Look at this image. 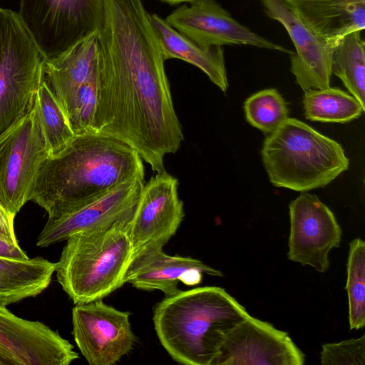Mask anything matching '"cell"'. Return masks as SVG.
I'll list each match as a JSON object with an SVG mask.
<instances>
[{
  "instance_id": "4fadbf2b",
  "label": "cell",
  "mask_w": 365,
  "mask_h": 365,
  "mask_svg": "<svg viewBox=\"0 0 365 365\" xmlns=\"http://www.w3.org/2000/svg\"><path fill=\"white\" fill-rule=\"evenodd\" d=\"M189 4L176 8L165 21L201 46L247 45L294 53L240 24L215 0H195Z\"/></svg>"
},
{
  "instance_id": "52a82bcc",
  "label": "cell",
  "mask_w": 365,
  "mask_h": 365,
  "mask_svg": "<svg viewBox=\"0 0 365 365\" xmlns=\"http://www.w3.org/2000/svg\"><path fill=\"white\" fill-rule=\"evenodd\" d=\"M38 108H32L0 135V205L15 217L30 200L43 162L50 156Z\"/></svg>"
},
{
  "instance_id": "4316f807",
  "label": "cell",
  "mask_w": 365,
  "mask_h": 365,
  "mask_svg": "<svg viewBox=\"0 0 365 365\" xmlns=\"http://www.w3.org/2000/svg\"><path fill=\"white\" fill-rule=\"evenodd\" d=\"M98 98V63L88 80L78 90L66 115L73 134L93 130Z\"/></svg>"
},
{
  "instance_id": "4dcf8cb0",
  "label": "cell",
  "mask_w": 365,
  "mask_h": 365,
  "mask_svg": "<svg viewBox=\"0 0 365 365\" xmlns=\"http://www.w3.org/2000/svg\"><path fill=\"white\" fill-rule=\"evenodd\" d=\"M0 365H1V362H0Z\"/></svg>"
},
{
  "instance_id": "d4e9b609",
  "label": "cell",
  "mask_w": 365,
  "mask_h": 365,
  "mask_svg": "<svg viewBox=\"0 0 365 365\" xmlns=\"http://www.w3.org/2000/svg\"><path fill=\"white\" fill-rule=\"evenodd\" d=\"M345 289L349 328L362 329L365 325V242L359 237L349 243Z\"/></svg>"
},
{
  "instance_id": "9a60e30c",
  "label": "cell",
  "mask_w": 365,
  "mask_h": 365,
  "mask_svg": "<svg viewBox=\"0 0 365 365\" xmlns=\"http://www.w3.org/2000/svg\"><path fill=\"white\" fill-rule=\"evenodd\" d=\"M178 180L166 171L156 173L142 188L129 222L134 254L152 244L165 245L185 216Z\"/></svg>"
},
{
  "instance_id": "484cf974",
  "label": "cell",
  "mask_w": 365,
  "mask_h": 365,
  "mask_svg": "<svg viewBox=\"0 0 365 365\" xmlns=\"http://www.w3.org/2000/svg\"><path fill=\"white\" fill-rule=\"evenodd\" d=\"M247 121L264 133L276 130L288 118L289 108L275 88H267L250 96L244 103Z\"/></svg>"
},
{
  "instance_id": "83f0119b",
  "label": "cell",
  "mask_w": 365,
  "mask_h": 365,
  "mask_svg": "<svg viewBox=\"0 0 365 365\" xmlns=\"http://www.w3.org/2000/svg\"><path fill=\"white\" fill-rule=\"evenodd\" d=\"M322 365H364L365 336L322 345Z\"/></svg>"
},
{
  "instance_id": "ffe728a7",
  "label": "cell",
  "mask_w": 365,
  "mask_h": 365,
  "mask_svg": "<svg viewBox=\"0 0 365 365\" xmlns=\"http://www.w3.org/2000/svg\"><path fill=\"white\" fill-rule=\"evenodd\" d=\"M165 61L178 58L203 71L222 91L228 88L222 46L203 47L182 34L156 14H148Z\"/></svg>"
},
{
  "instance_id": "cb8c5ba5",
  "label": "cell",
  "mask_w": 365,
  "mask_h": 365,
  "mask_svg": "<svg viewBox=\"0 0 365 365\" xmlns=\"http://www.w3.org/2000/svg\"><path fill=\"white\" fill-rule=\"evenodd\" d=\"M39 115L50 155L62 150L74 134L58 101L43 79L36 93Z\"/></svg>"
},
{
  "instance_id": "5bb4252c",
  "label": "cell",
  "mask_w": 365,
  "mask_h": 365,
  "mask_svg": "<svg viewBox=\"0 0 365 365\" xmlns=\"http://www.w3.org/2000/svg\"><path fill=\"white\" fill-rule=\"evenodd\" d=\"M304 360L287 332L250 315L229 333L212 365H302Z\"/></svg>"
},
{
  "instance_id": "7a4b0ae2",
  "label": "cell",
  "mask_w": 365,
  "mask_h": 365,
  "mask_svg": "<svg viewBox=\"0 0 365 365\" xmlns=\"http://www.w3.org/2000/svg\"><path fill=\"white\" fill-rule=\"evenodd\" d=\"M137 177H145V170L135 149L108 135L88 131L74 135L43 162L30 200L53 218Z\"/></svg>"
},
{
  "instance_id": "7402d4cb",
  "label": "cell",
  "mask_w": 365,
  "mask_h": 365,
  "mask_svg": "<svg viewBox=\"0 0 365 365\" xmlns=\"http://www.w3.org/2000/svg\"><path fill=\"white\" fill-rule=\"evenodd\" d=\"M331 73L365 107L364 41L361 31L351 32L336 41L331 54Z\"/></svg>"
},
{
  "instance_id": "f546056e",
  "label": "cell",
  "mask_w": 365,
  "mask_h": 365,
  "mask_svg": "<svg viewBox=\"0 0 365 365\" xmlns=\"http://www.w3.org/2000/svg\"><path fill=\"white\" fill-rule=\"evenodd\" d=\"M161 1H163V2H165L167 4H172V5H175V4H180V3H182V2H191V1H193L195 0H160Z\"/></svg>"
},
{
  "instance_id": "603a6c76",
  "label": "cell",
  "mask_w": 365,
  "mask_h": 365,
  "mask_svg": "<svg viewBox=\"0 0 365 365\" xmlns=\"http://www.w3.org/2000/svg\"><path fill=\"white\" fill-rule=\"evenodd\" d=\"M302 103L307 119L326 123L350 122L365 109L352 95L331 87L305 91Z\"/></svg>"
},
{
  "instance_id": "30bf717a",
  "label": "cell",
  "mask_w": 365,
  "mask_h": 365,
  "mask_svg": "<svg viewBox=\"0 0 365 365\" xmlns=\"http://www.w3.org/2000/svg\"><path fill=\"white\" fill-rule=\"evenodd\" d=\"M289 260L320 273L329 267V254L340 245L342 230L331 210L317 195L301 193L289 205Z\"/></svg>"
},
{
  "instance_id": "9c48e42d",
  "label": "cell",
  "mask_w": 365,
  "mask_h": 365,
  "mask_svg": "<svg viewBox=\"0 0 365 365\" xmlns=\"http://www.w3.org/2000/svg\"><path fill=\"white\" fill-rule=\"evenodd\" d=\"M130 315L102 299L75 304L72 335L90 365H112L130 351L135 336Z\"/></svg>"
},
{
  "instance_id": "8992f818",
  "label": "cell",
  "mask_w": 365,
  "mask_h": 365,
  "mask_svg": "<svg viewBox=\"0 0 365 365\" xmlns=\"http://www.w3.org/2000/svg\"><path fill=\"white\" fill-rule=\"evenodd\" d=\"M46 60L18 13L0 8V135L32 108Z\"/></svg>"
},
{
  "instance_id": "277c9868",
  "label": "cell",
  "mask_w": 365,
  "mask_h": 365,
  "mask_svg": "<svg viewBox=\"0 0 365 365\" xmlns=\"http://www.w3.org/2000/svg\"><path fill=\"white\" fill-rule=\"evenodd\" d=\"M130 221L81 232L66 240L55 272L74 304L102 299L125 284L134 255Z\"/></svg>"
},
{
  "instance_id": "2e32d148",
  "label": "cell",
  "mask_w": 365,
  "mask_h": 365,
  "mask_svg": "<svg viewBox=\"0 0 365 365\" xmlns=\"http://www.w3.org/2000/svg\"><path fill=\"white\" fill-rule=\"evenodd\" d=\"M268 17L287 31L296 51L290 55V71L304 91L330 87L331 54L336 42H328L313 33L284 0H262Z\"/></svg>"
},
{
  "instance_id": "6da1fadb",
  "label": "cell",
  "mask_w": 365,
  "mask_h": 365,
  "mask_svg": "<svg viewBox=\"0 0 365 365\" xmlns=\"http://www.w3.org/2000/svg\"><path fill=\"white\" fill-rule=\"evenodd\" d=\"M93 130L135 149L156 173L184 140L163 56L142 0H103Z\"/></svg>"
},
{
  "instance_id": "ac0fdd59",
  "label": "cell",
  "mask_w": 365,
  "mask_h": 365,
  "mask_svg": "<svg viewBox=\"0 0 365 365\" xmlns=\"http://www.w3.org/2000/svg\"><path fill=\"white\" fill-rule=\"evenodd\" d=\"M317 36L336 42L365 28V0H284Z\"/></svg>"
},
{
  "instance_id": "3957f363",
  "label": "cell",
  "mask_w": 365,
  "mask_h": 365,
  "mask_svg": "<svg viewBox=\"0 0 365 365\" xmlns=\"http://www.w3.org/2000/svg\"><path fill=\"white\" fill-rule=\"evenodd\" d=\"M250 316L225 289L209 286L165 297L154 307L153 321L173 360L212 365L229 333Z\"/></svg>"
},
{
  "instance_id": "7c38bea8",
  "label": "cell",
  "mask_w": 365,
  "mask_h": 365,
  "mask_svg": "<svg viewBox=\"0 0 365 365\" xmlns=\"http://www.w3.org/2000/svg\"><path fill=\"white\" fill-rule=\"evenodd\" d=\"M144 178H133L88 203L56 217L48 218L38 236L36 245L48 247L81 232L131 220Z\"/></svg>"
},
{
  "instance_id": "44dd1931",
  "label": "cell",
  "mask_w": 365,
  "mask_h": 365,
  "mask_svg": "<svg viewBox=\"0 0 365 365\" xmlns=\"http://www.w3.org/2000/svg\"><path fill=\"white\" fill-rule=\"evenodd\" d=\"M56 262L41 257L19 259L0 256V305L34 297L49 286Z\"/></svg>"
},
{
  "instance_id": "5b68a950",
  "label": "cell",
  "mask_w": 365,
  "mask_h": 365,
  "mask_svg": "<svg viewBox=\"0 0 365 365\" xmlns=\"http://www.w3.org/2000/svg\"><path fill=\"white\" fill-rule=\"evenodd\" d=\"M261 155L274 186L302 192L325 187L349 165L339 143L293 118L269 134Z\"/></svg>"
},
{
  "instance_id": "e0dca14e",
  "label": "cell",
  "mask_w": 365,
  "mask_h": 365,
  "mask_svg": "<svg viewBox=\"0 0 365 365\" xmlns=\"http://www.w3.org/2000/svg\"><path fill=\"white\" fill-rule=\"evenodd\" d=\"M163 247L162 245L152 244L136 252L126 271L125 284L146 291L159 290L169 297L180 291L179 282L194 286L202 282L204 274L223 275L197 259L168 255Z\"/></svg>"
},
{
  "instance_id": "f1b7e54d",
  "label": "cell",
  "mask_w": 365,
  "mask_h": 365,
  "mask_svg": "<svg viewBox=\"0 0 365 365\" xmlns=\"http://www.w3.org/2000/svg\"><path fill=\"white\" fill-rule=\"evenodd\" d=\"M0 256L26 259L27 254L21 248L19 242H13L0 235Z\"/></svg>"
},
{
  "instance_id": "ba28073f",
  "label": "cell",
  "mask_w": 365,
  "mask_h": 365,
  "mask_svg": "<svg viewBox=\"0 0 365 365\" xmlns=\"http://www.w3.org/2000/svg\"><path fill=\"white\" fill-rule=\"evenodd\" d=\"M103 0H20L18 14L46 59L98 34Z\"/></svg>"
},
{
  "instance_id": "8fae6325",
  "label": "cell",
  "mask_w": 365,
  "mask_h": 365,
  "mask_svg": "<svg viewBox=\"0 0 365 365\" xmlns=\"http://www.w3.org/2000/svg\"><path fill=\"white\" fill-rule=\"evenodd\" d=\"M73 348L45 324L20 318L0 305L1 365H69L79 358Z\"/></svg>"
},
{
  "instance_id": "d6986e66",
  "label": "cell",
  "mask_w": 365,
  "mask_h": 365,
  "mask_svg": "<svg viewBox=\"0 0 365 365\" xmlns=\"http://www.w3.org/2000/svg\"><path fill=\"white\" fill-rule=\"evenodd\" d=\"M98 56V40L96 34L77 43L59 56L46 60L43 79L65 114L79 88L96 69Z\"/></svg>"
}]
</instances>
